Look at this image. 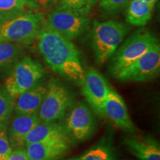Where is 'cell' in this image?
<instances>
[{"mask_svg": "<svg viewBox=\"0 0 160 160\" xmlns=\"http://www.w3.org/2000/svg\"><path fill=\"white\" fill-rule=\"evenodd\" d=\"M62 124L70 144L86 141L94 133L97 120L93 112L83 102L72 105L64 117Z\"/></svg>", "mask_w": 160, "mask_h": 160, "instance_id": "8992f818", "label": "cell"}, {"mask_svg": "<svg viewBox=\"0 0 160 160\" xmlns=\"http://www.w3.org/2000/svg\"><path fill=\"white\" fill-rule=\"evenodd\" d=\"M111 137H103L95 145L81 155L64 160H117Z\"/></svg>", "mask_w": 160, "mask_h": 160, "instance_id": "ac0fdd59", "label": "cell"}, {"mask_svg": "<svg viewBox=\"0 0 160 160\" xmlns=\"http://www.w3.org/2000/svg\"><path fill=\"white\" fill-rule=\"evenodd\" d=\"M40 122L38 114L16 115L7 127L8 137L13 150L25 147L27 136Z\"/></svg>", "mask_w": 160, "mask_h": 160, "instance_id": "7c38bea8", "label": "cell"}, {"mask_svg": "<svg viewBox=\"0 0 160 160\" xmlns=\"http://www.w3.org/2000/svg\"><path fill=\"white\" fill-rule=\"evenodd\" d=\"M34 142H65L70 145L62 125L58 122H41L36 125L26 137L25 145Z\"/></svg>", "mask_w": 160, "mask_h": 160, "instance_id": "9a60e30c", "label": "cell"}, {"mask_svg": "<svg viewBox=\"0 0 160 160\" xmlns=\"http://www.w3.org/2000/svg\"><path fill=\"white\" fill-rule=\"evenodd\" d=\"M158 45L159 40L151 32L143 29L137 31L124 42L111 57L110 73L116 77L120 71Z\"/></svg>", "mask_w": 160, "mask_h": 160, "instance_id": "3957f363", "label": "cell"}, {"mask_svg": "<svg viewBox=\"0 0 160 160\" xmlns=\"http://www.w3.org/2000/svg\"><path fill=\"white\" fill-rule=\"evenodd\" d=\"M44 21L43 13L38 11L0 22V42H31L37 38Z\"/></svg>", "mask_w": 160, "mask_h": 160, "instance_id": "5b68a950", "label": "cell"}, {"mask_svg": "<svg viewBox=\"0 0 160 160\" xmlns=\"http://www.w3.org/2000/svg\"><path fill=\"white\" fill-rule=\"evenodd\" d=\"M44 1H45V2L49 4V5H52V4L57 2L58 0H44Z\"/></svg>", "mask_w": 160, "mask_h": 160, "instance_id": "4316f807", "label": "cell"}, {"mask_svg": "<svg viewBox=\"0 0 160 160\" xmlns=\"http://www.w3.org/2000/svg\"><path fill=\"white\" fill-rule=\"evenodd\" d=\"M5 160H30L25 148H20L13 149L10 155Z\"/></svg>", "mask_w": 160, "mask_h": 160, "instance_id": "d4e9b609", "label": "cell"}, {"mask_svg": "<svg viewBox=\"0 0 160 160\" xmlns=\"http://www.w3.org/2000/svg\"><path fill=\"white\" fill-rule=\"evenodd\" d=\"M123 144L139 160H160V145L152 136L125 137Z\"/></svg>", "mask_w": 160, "mask_h": 160, "instance_id": "4fadbf2b", "label": "cell"}, {"mask_svg": "<svg viewBox=\"0 0 160 160\" xmlns=\"http://www.w3.org/2000/svg\"><path fill=\"white\" fill-rule=\"evenodd\" d=\"M126 13V21L130 25L142 27L151 19L153 9L142 0H130Z\"/></svg>", "mask_w": 160, "mask_h": 160, "instance_id": "d6986e66", "label": "cell"}, {"mask_svg": "<svg viewBox=\"0 0 160 160\" xmlns=\"http://www.w3.org/2000/svg\"><path fill=\"white\" fill-rule=\"evenodd\" d=\"M142 1H143L144 2L148 4V5L150 7L153 9V8H154L156 3H157L159 0H142Z\"/></svg>", "mask_w": 160, "mask_h": 160, "instance_id": "484cf974", "label": "cell"}, {"mask_svg": "<svg viewBox=\"0 0 160 160\" xmlns=\"http://www.w3.org/2000/svg\"><path fill=\"white\" fill-rule=\"evenodd\" d=\"M37 39L38 48L49 67L61 77L81 86L85 70L75 45L49 28L45 21Z\"/></svg>", "mask_w": 160, "mask_h": 160, "instance_id": "6da1fadb", "label": "cell"}, {"mask_svg": "<svg viewBox=\"0 0 160 160\" xmlns=\"http://www.w3.org/2000/svg\"><path fill=\"white\" fill-rule=\"evenodd\" d=\"M39 10V4L34 0H0V22Z\"/></svg>", "mask_w": 160, "mask_h": 160, "instance_id": "e0dca14e", "label": "cell"}, {"mask_svg": "<svg viewBox=\"0 0 160 160\" xmlns=\"http://www.w3.org/2000/svg\"><path fill=\"white\" fill-rule=\"evenodd\" d=\"M129 2L130 0H101L99 7L108 13H116L128 5Z\"/></svg>", "mask_w": 160, "mask_h": 160, "instance_id": "cb8c5ba5", "label": "cell"}, {"mask_svg": "<svg viewBox=\"0 0 160 160\" xmlns=\"http://www.w3.org/2000/svg\"><path fill=\"white\" fill-rule=\"evenodd\" d=\"M22 51V45L19 43L0 42V68L17 61Z\"/></svg>", "mask_w": 160, "mask_h": 160, "instance_id": "ffe728a7", "label": "cell"}, {"mask_svg": "<svg viewBox=\"0 0 160 160\" xmlns=\"http://www.w3.org/2000/svg\"><path fill=\"white\" fill-rule=\"evenodd\" d=\"M104 113L119 128L133 133L136 128L130 117L125 102L117 91L110 88V91L104 104Z\"/></svg>", "mask_w": 160, "mask_h": 160, "instance_id": "8fae6325", "label": "cell"}, {"mask_svg": "<svg viewBox=\"0 0 160 160\" xmlns=\"http://www.w3.org/2000/svg\"><path fill=\"white\" fill-rule=\"evenodd\" d=\"M46 91L47 85L38 82L31 89L16 97L17 99L13 105V111L16 114H37Z\"/></svg>", "mask_w": 160, "mask_h": 160, "instance_id": "5bb4252c", "label": "cell"}, {"mask_svg": "<svg viewBox=\"0 0 160 160\" xmlns=\"http://www.w3.org/2000/svg\"><path fill=\"white\" fill-rule=\"evenodd\" d=\"M97 1V0H93V2H94V3H95Z\"/></svg>", "mask_w": 160, "mask_h": 160, "instance_id": "83f0119b", "label": "cell"}, {"mask_svg": "<svg viewBox=\"0 0 160 160\" xmlns=\"http://www.w3.org/2000/svg\"><path fill=\"white\" fill-rule=\"evenodd\" d=\"M30 160H59L68 151L69 144L65 142H34L25 146Z\"/></svg>", "mask_w": 160, "mask_h": 160, "instance_id": "2e32d148", "label": "cell"}, {"mask_svg": "<svg viewBox=\"0 0 160 160\" xmlns=\"http://www.w3.org/2000/svg\"><path fill=\"white\" fill-rule=\"evenodd\" d=\"M93 4V0H59L58 5L73 10L81 14L88 16Z\"/></svg>", "mask_w": 160, "mask_h": 160, "instance_id": "7402d4cb", "label": "cell"}, {"mask_svg": "<svg viewBox=\"0 0 160 160\" xmlns=\"http://www.w3.org/2000/svg\"><path fill=\"white\" fill-rule=\"evenodd\" d=\"M45 73L42 64L26 57L18 61L6 78L5 88L15 98L39 82Z\"/></svg>", "mask_w": 160, "mask_h": 160, "instance_id": "52a82bcc", "label": "cell"}, {"mask_svg": "<svg viewBox=\"0 0 160 160\" xmlns=\"http://www.w3.org/2000/svg\"><path fill=\"white\" fill-rule=\"evenodd\" d=\"M159 71L160 46L158 45L120 71L115 77L122 82H145L157 77Z\"/></svg>", "mask_w": 160, "mask_h": 160, "instance_id": "9c48e42d", "label": "cell"}, {"mask_svg": "<svg viewBox=\"0 0 160 160\" xmlns=\"http://www.w3.org/2000/svg\"><path fill=\"white\" fill-rule=\"evenodd\" d=\"M128 31L127 25L114 20L93 22L91 43L97 63L103 64L111 59Z\"/></svg>", "mask_w": 160, "mask_h": 160, "instance_id": "7a4b0ae2", "label": "cell"}, {"mask_svg": "<svg viewBox=\"0 0 160 160\" xmlns=\"http://www.w3.org/2000/svg\"><path fill=\"white\" fill-rule=\"evenodd\" d=\"M81 89L93 112L99 117H105L103 108L110 87L103 76L96 69L90 68L85 71Z\"/></svg>", "mask_w": 160, "mask_h": 160, "instance_id": "30bf717a", "label": "cell"}, {"mask_svg": "<svg viewBox=\"0 0 160 160\" xmlns=\"http://www.w3.org/2000/svg\"><path fill=\"white\" fill-rule=\"evenodd\" d=\"M13 151L9 142L7 125L0 123V160H5Z\"/></svg>", "mask_w": 160, "mask_h": 160, "instance_id": "603a6c76", "label": "cell"}, {"mask_svg": "<svg viewBox=\"0 0 160 160\" xmlns=\"http://www.w3.org/2000/svg\"><path fill=\"white\" fill-rule=\"evenodd\" d=\"M34 1H36V2H37V1H39V0H34Z\"/></svg>", "mask_w": 160, "mask_h": 160, "instance_id": "f1b7e54d", "label": "cell"}, {"mask_svg": "<svg viewBox=\"0 0 160 160\" xmlns=\"http://www.w3.org/2000/svg\"><path fill=\"white\" fill-rule=\"evenodd\" d=\"M73 104V96L61 81L51 79L47 84V91L38 111L42 122H57L62 119Z\"/></svg>", "mask_w": 160, "mask_h": 160, "instance_id": "277c9868", "label": "cell"}, {"mask_svg": "<svg viewBox=\"0 0 160 160\" xmlns=\"http://www.w3.org/2000/svg\"><path fill=\"white\" fill-rule=\"evenodd\" d=\"M45 22L70 41L81 37L90 27V19L87 16L59 5L49 13Z\"/></svg>", "mask_w": 160, "mask_h": 160, "instance_id": "ba28073f", "label": "cell"}, {"mask_svg": "<svg viewBox=\"0 0 160 160\" xmlns=\"http://www.w3.org/2000/svg\"><path fill=\"white\" fill-rule=\"evenodd\" d=\"M15 98L6 90L5 86L0 85V123L8 125L13 111Z\"/></svg>", "mask_w": 160, "mask_h": 160, "instance_id": "44dd1931", "label": "cell"}]
</instances>
